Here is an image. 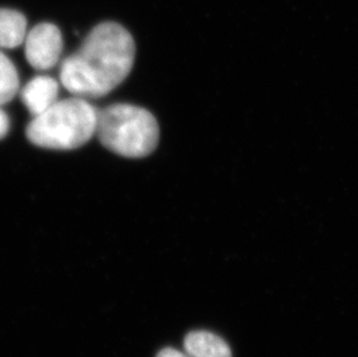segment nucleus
I'll return each mask as SVG.
<instances>
[{
    "instance_id": "1",
    "label": "nucleus",
    "mask_w": 358,
    "mask_h": 357,
    "mask_svg": "<svg viewBox=\"0 0 358 357\" xmlns=\"http://www.w3.org/2000/svg\"><path fill=\"white\" fill-rule=\"evenodd\" d=\"M135 55V41L123 26L102 22L92 29L78 50L62 62L59 79L75 97L101 98L127 79Z\"/></svg>"
},
{
    "instance_id": "2",
    "label": "nucleus",
    "mask_w": 358,
    "mask_h": 357,
    "mask_svg": "<svg viewBox=\"0 0 358 357\" xmlns=\"http://www.w3.org/2000/svg\"><path fill=\"white\" fill-rule=\"evenodd\" d=\"M99 111L84 98L59 100L33 118L26 128L29 142L51 150H73L96 132Z\"/></svg>"
},
{
    "instance_id": "3",
    "label": "nucleus",
    "mask_w": 358,
    "mask_h": 357,
    "mask_svg": "<svg viewBox=\"0 0 358 357\" xmlns=\"http://www.w3.org/2000/svg\"><path fill=\"white\" fill-rule=\"evenodd\" d=\"M99 141L109 151L127 158H143L152 153L159 142V125L144 108L116 104L99 111Z\"/></svg>"
},
{
    "instance_id": "4",
    "label": "nucleus",
    "mask_w": 358,
    "mask_h": 357,
    "mask_svg": "<svg viewBox=\"0 0 358 357\" xmlns=\"http://www.w3.org/2000/svg\"><path fill=\"white\" fill-rule=\"evenodd\" d=\"M63 51V37L57 26L43 22L28 31L24 56L31 68L45 71L57 65Z\"/></svg>"
},
{
    "instance_id": "5",
    "label": "nucleus",
    "mask_w": 358,
    "mask_h": 357,
    "mask_svg": "<svg viewBox=\"0 0 358 357\" xmlns=\"http://www.w3.org/2000/svg\"><path fill=\"white\" fill-rule=\"evenodd\" d=\"M59 85L54 78L38 76L28 81L21 90V102L33 116L48 111L58 102Z\"/></svg>"
},
{
    "instance_id": "6",
    "label": "nucleus",
    "mask_w": 358,
    "mask_h": 357,
    "mask_svg": "<svg viewBox=\"0 0 358 357\" xmlns=\"http://www.w3.org/2000/svg\"><path fill=\"white\" fill-rule=\"evenodd\" d=\"M185 353L189 357H232L227 341L208 330H194L185 339Z\"/></svg>"
},
{
    "instance_id": "7",
    "label": "nucleus",
    "mask_w": 358,
    "mask_h": 357,
    "mask_svg": "<svg viewBox=\"0 0 358 357\" xmlns=\"http://www.w3.org/2000/svg\"><path fill=\"white\" fill-rule=\"evenodd\" d=\"M27 36V20L19 10L0 8V48L14 49Z\"/></svg>"
},
{
    "instance_id": "8",
    "label": "nucleus",
    "mask_w": 358,
    "mask_h": 357,
    "mask_svg": "<svg viewBox=\"0 0 358 357\" xmlns=\"http://www.w3.org/2000/svg\"><path fill=\"white\" fill-rule=\"evenodd\" d=\"M20 80L13 62L0 51V106L12 102L19 92Z\"/></svg>"
},
{
    "instance_id": "9",
    "label": "nucleus",
    "mask_w": 358,
    "mask_h": 357,
    "mask_svg": "<svg viewBox=\"0 0 358 357\" xmlns=\"http://www.w3.org/2000/svg\"><path fill=\"white\" fill-rule=\"evenodd\" d=\"M10 118L0 106V139L6 137L7 134L10 132Z\"/></svg>"
},
{
    "instance_id": "10",
    "label": "nucleus",
    "mask_w": 358,
    "mask_h": 357,
    "mask_svg": "<svg viewBox=\"0 0 358 357\" xmlns=\"http://www.w3.org/2000/svg\"><path fill=\"white\" fill-rule=\"evenodd\" d=\"M157 357H189L186 353L174 349V348H165L158 353Z\"/></svg>"
}]
</instances>
